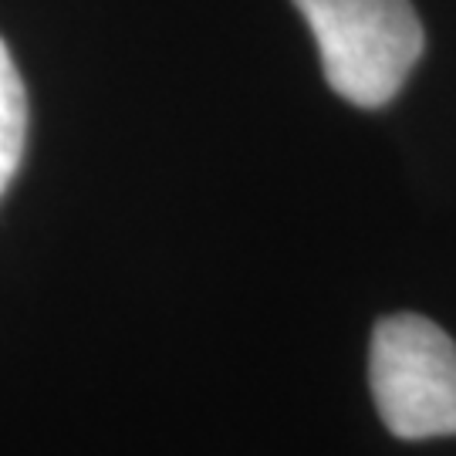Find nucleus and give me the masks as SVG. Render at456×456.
<instances>
[{"instance_id": "f257e3e1", "label": "nucleus", "mask_w": 456, "mask_h": 456, "mask_svg": "<svg viewBox=\"0 0 456 456\" xmlns=\"http://www.w3.org/2000/svg\"><path fill=\"white\" fill-rule=\"evenodd\" d=\"M318 41L328 85L352 105L399 95L423 54V24L409 0H294Z\"/></svg>"}, {"instance_id": "f03ea898", "label": "nucleus", "mask_w": 456, "mask_h": 456, "mask_svg": "<svg viewBox=\"0 0 456 456\" xmlns=\"http://www.w3.org/2000/svg\"><path fill=\"white\" fill-rule=\"evenodd\" d=\"M369 386L392 436H456V342L436 322L386 314L372 331Z\"/></svg>"}, {"instance_id": "7ed1b4c3", "label": "nucleus", "mask_w": 456, "mask_h": 456, "mask_svg": "<svg viewBox=\"0 0 456 456\" xmlns=\"http://www.w3.org/2000/svg\"><path fill=\"white\" fill-rule=\"evenodd\" d=\"M28 146V92L11 51L0 37V196L20 169Z\"/></svg>"}]
</instances>
